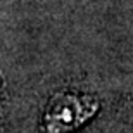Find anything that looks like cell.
I'll use <instances>...</instances> for the list:
<instances>
[{"label":"cell","instance_id":"1","mask_svg":"<svg viewBox=\"0 0 133 133\" xmlns=\"http://www.w3.org/2000/svg\"><path fill=\"white\" fill-rule=\"evenodd\" d=\"M97 100L90 95L59 94L50 100L45 111L43 124L47 133H69L92 118L97 111Z\"/></svg>","mask_w":133,"mask_h":133},{"label":"cell","instance_id":"2","mask_svg":"<svg viewBox=\"0 0 133 133\" xmlns=\"http://www.w3.org/2000/svg\"><path fill=\"white\" fill-rule=\"evenodd\" d=\"M0 87H2V76H0Z\"/></svg>","mask_w":133,"mask_h":133}]
</instances>
